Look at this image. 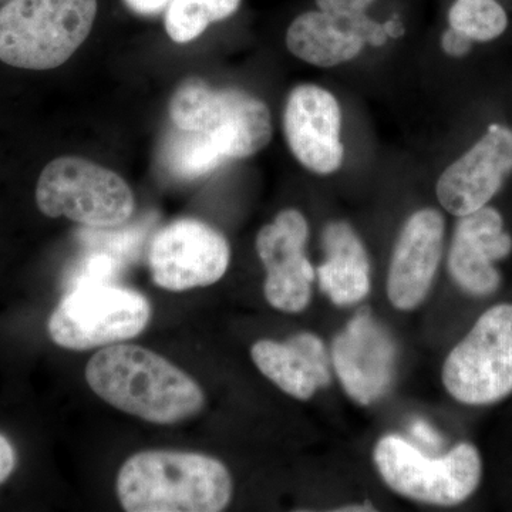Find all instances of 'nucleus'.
<instances>
[{"label": "nucleus", "instance_id": "1", "mask_svg": "<svg viewBox=\"0 0 512 512\" xmlns=\"http://www.w3.org/2000/svg\"><path fill=\"white\" fill-rule=\"evenodd\" d=\"M94 393L121 412L170 426L197 416L205 407L200 384L153 350L110 345L86 366Z\"/></svg>", "mask_w": 512, "mask_h": 512}, {"label": "nucleus", "instance_id": "2", "mask_svg": "<svg viewBox=\"0 0 512 512\" xmlns=\"http://www.w3.org/2000/svg\"><path fill=\"white\" fill-rule=\"evenodd\" d=\"M128 512H218L231 501L232 477L217 458L185 451H140L117 476Z\"/></svg>", "mask_w": 512, "mask_h": 512}, {"label": "nucleus", "instance_id": "3", "mask_svg": "<svg viewBox=\"0 0 512 512\" xmlns=\"http://www.w3.org/2000/svg\"><path fill=\"white\" fill-rule=\"evenodd\" d=\"M96 15L97 0H12L0 9V60L56 69L83 45Z\"/></svg>", "mask_w": 512, "mask_h": 512}, {"label": "nucleus", "instance_id": "4", "mask_svg": "<svg viewBox=\"0 0 512 512\" xmlns=\"http://www.w3.org/2000/svg\"><path fill=\"white\" fill-rule=\"evenodd\" d=\"M168 111L173 127L207 137L227 160L254 156L271 141L268 106L241 89H212L191 77L177 87Z\"/></svg>", "mask_w": 512, "mask_h": 512}, {"label": "nucleus", "instance_id": "5", "mask_svg": "<svg viewBox=\"0 0 512 512\" xmlns=\"http://www.w3.org/2000/svg\"><path fill=\"white\" fill-rule=\"evenodd\" d=\"M39 210L90 228H113L133 217L136 200L114 171L80 157H60L46 165L36 187Z\"/></svg>", "mask_w": 512, "mask_h": 512}, {"label": "nucleus", "instance_id": "6", "mask_svg": "<svg viewBox=\"0 0 512 512\" xmlns=\"http://www.w3.org/2000/svg\"><path fill=\"white\" fill-rule=\"evenodd\" d=\"M150 318L143 293L111 284L86 285L66 293L47 329L60 348L89 350L136 338Z\"/></svg>", "mask_w": 512, "mask_h": 512}, {"label": "nucleus", "instance_id": "7", "mask_svg": "<svg viewBox=\"0 0 512 512\" xmlns=\"http://www.w3.org/2000/svg\"><path fill=\"white\" fill-rule=\"evenodd\" d=\"M380 476L392 490L434 505H457L477 490L481 457L473 444L461 443L441 457H429L403 437H383L375 448Z\"/></svg>", "mask_w": 512, "mask_h": 512}, {"label": "nucleus", "instance_id": "8", "mask_svg": "<svg viewBox=\"0 0 512 512\" xmlns=\"http://www.w3.org/2000/svg\"><path fill=\"white\" fill-rule=\"evenodd\" d=\"M448 393L464 404L500 402L512 393V305H497L477 320L443 366Z\"/></svg>", "mask_w": 512, "mask_h": 512}, {"label": "nucleus", "instance_id": "9", "mask_svg": "<svg viewBox=\"0 0 512 512\" xmlns=\"http://www.w3.org/2000/svg\"><path fill=\"white\" fill-rule=\"evenodd\" d=\"M229 259L231 249L224 235L192 218L160 229L148 251L154 284L173 292L215 284L227 272Z\"/></svg>", "mask_w": 512, "mask_h": 512}, {"label": "nucleus", "instance_id": "10", "mask_svg": "<svg viewBox=\"0 0 512 512\" xmlns=\"http://www.w3.org/2000/svg\"><path fill=\"white\" fill-rule=\"evenodd\" d=\"M308 238V221L296 210L279 212L256 237L266 269L265 298L278 311L299 313L311 302L316 269L305 254Z\"/></svg>", "mask_w": 512, "mask_h": 512}, {"label": "nucleus", "instance_id": "11", "mask_svg": "<svg viewBox=\"0 0 512 512\" xmlns=\"http://www.w3.org/2000/svg\"><path fill=\"white\" fill-rule=\"evenodd\" d=\"M332 360L346 393L367 406L384 396L393 382L396 345L369 309L362 308L333 340Z\"/></svg>", "mask_w": 512, "mask_h": 512}, {"label": "nucleus", "instance_id": "12", "mask_svg": "<svg viewBox=\"0 0 512 512\" xmlns=\"http://www.w3.org/2000/svg\"><path fill=\"white\" fill-rule=\"evenodd\" d=\"M342 113L332 93L315 84L295 87L286 100L284 133L293 156L312 173L339 170L345 157Z\"/></svg>", "mask_w": 512, "mask_h": 512}, {"label": "nucleus", "instance_id": "13", "mask_svg": "<svg viewBox=\"0 0 512 512\" xmlns=\"http://www.w3.org/2000/svg\"><path fill=\"white\" fill-rule=\"evenodd\" d=\"M512 171V131L493 124L456 163L441 174L437 198L450 214L464 217L485 207Z\"/></svg>", "mask_w": 512, "mask_h": 512}, {"label": "nucleus", "instance_id": "14", "mask_svg": "<svg viewBox=\"0 0 512 512\" xmlns=\"http://www.w3.org/2000/svg\"><path fill=\"white\" fill-rule=\"evenodd\" d=\"M444 220L439 211L420 210L407 220L394 247L387 295L402 311L426 299L443 254Z\"/></svg>", "mask_w": 512, "mask_h": 512}, {"label": "nucleus", "instance_id": "15", "mask_svg": "<svg viewBox=\"0 0 512 512\" xmlns=\"http://www.w3.org/2000/svg\"><path fill=\"white\" fill-rule=\"evenodd\" d=\"M460 218L451 242L448 269L464 291L490 295L501 282L494 262L510 255L512 239L505 234L503 217L494 208L483 207Z\"/></svg>", "mask_w": 512, "mask_h": 512}, {"label": "nucleus", "instance_id": "16", "mask_svg": "<svg viewBox=\"0 0 512 512\" xmlns=\"http://www.w3.org/2000/svg\"><path fill=\"white\" fill-rule=\"evenodd\" d=\"M384 32L382 26L365 15L357 19H340L318 10L302 13L293 20L286 32V46L303 62L335 67L355 59L366 40L372 45H382Z\"/></svg>", "mask_w": 512, "mask_h": 512}, {"label": "nucleus", "instance_id": "17", "mask_svg": "<svg viewBox=\"0 0 512 512\" xmlns=\"http://www.w3.org/2000/svg\"><path fill=\"white\" fill-rule=\"evenodd\" d=\"M251 356L261 373L295 399L309 400L330 383L328 353L312 333H299L284 343L259 340Z\"/></svg>", "mask_w": 512, "mask_h": 512}, {"label": "nucleus", "instance_id": "18", "mask_svg": "<svg viewBox=\"0 0 512 512\" xmlns=\"http://www.w3.org/2000/svg\"><path fill=\"white\" fill-rule=\"evenodd\" d=\"M326 261L316 268L320 288L338 306L365 299L370 291V264L366 249L346 222L326 225L322 235Z\"/></svg>", "mask_w": 512, "mask_h": 512}, {"label": "nucleus", "instance_id": "19", "mask_svg": "<svg viewBox=\"0 0 512 512\" xmlns=\"http://www.w3.org/2000/svg\"><path fill=\"white\" fill-rule=\"evenodd\" d=\"M227 158L220 150L195 131L173 127L164 141L163 163L178 180H195L217 170Z\"/></svg>", "mask_w": 512, "mask_h": 512}, {"label": "nucleus", "instance_id": "20", "mask_svg": "<svg viewBox=\"0 0 512 512\" xmlns=\"http://www.w3.org/2000/svg\"><path fill=\"white\" fill-rule=\"evenodd\" d=\"M241 0H171L165 12V30L177 43L197 39L214 22L237 12Z\"/></svg>", "mask_w": 512, "mask_h": 512}, {"label": "nucleus", "instance_id": "21", "mask_svg": "<svg viewBox=\"0 0 512 512\" xmlns=\"http://www.w3.org/2000/svg\"><path fill=\"white\" fill-rule=\"evenodd\" d=\"M450 28L473 42H490L505 32L507 13L497 0H456L448 12Z\"/></svg>", "mask_w": 512, "mask_h": 512}, {"label": "nucleus", "instance_id": "22", "mask_svg": "<svg viewBox=\"0 0 512 512\" xmlns=\"http://www.w3.org/2000/svg\"><path fill=\"white\" fill-rule=\"evenodd\" d=\"M116 269L117 264L113 256L92 254L74 266L67 285L70 289H74L79 286L109 284V279L114 275Z\"/></svg>", "mask_w": 512, "mask_h": 512}, {"label": "nucleus", "instance_id": "23", "mask_svg": "<svg viewBox=\"0 0 512 512\" xmlns=\"http://www.w3.org/2000/svg\"><path fill=\"white\" fill-rule=\"evenodd\" d=\"M376 0H316L319 10L340 19H357Z\"/></svg>", "mask_w": 512, "mask_h": 512}, {"label": "nucleus", "instance_id": "24", "mask_svg": "<svg viewBox=\"0 0 512 512\" xmlns=\"http://www.w3.org/2000/svg\"><path fill=\"white\" fill-rule=\"evenodd\" d=\"M471 43L473 40L468 39L463 33L457 32L456 29L450 28L444 32L441 45H443L444 52L451 57H463L470 52Z\"/></svg>", "mask_w": 512, "mask_h": 512}, {"label": "nucleus", "instance_id": "25", "mask_svg": "<svg viewBox=\"0 0 512 512\" xmlns=\"http://www.w3.org/2000/svg\"><path fill=\"white\" fill-rule=\"evenodd\" d=\"M16 467V453L12 443L0 434V484L5 483Z\"/></svg>", "mask_w": 512, "mask_h": 512}, {"label": "nucleus", "instance_id": "26", "mask_svg": "<svg viewBox=\"0 0 512 512\" xmlns=\"http://www.w3.org/2000/svg\"><path fill=\"white\" fill-rule=\"evenodd\" d=\"M124 3L138 15L151 16L167 9L171 0H124Z\"/></svg>", "mask_w": 512, "mask_h": 512}, {"label": "nucleus", "instance_id": "27", "mask_svg": "<svg viewBox=\"0 0 512 512\" xmlns=\"http://www.w3.org/2000/svg\"><path fill=\"white\" fill-rule=\"evenodd\" d=\"M412 433L417 439H420L423 443L429 444V446L439 447L441 444L439 434L431 429L429 424L424 423L423 420L414 421L412 424Z\"/></svg>", "mask_w": 512, "mask_h": 512}, {"label": "nucleus", "instance_id": "28", "mask_svg": "<svg viewBox=\"0 0 512 512\" xmlns=\"http://www.w3.org/2000/svg\"><path fill=\"white\" fill-rule=\"evenodd\" d=\"M340 512H357V511H362V512H366V511H375V508L373 507H370V505H355V507H350V508H340V510H338Z\"/></svg>", "mask_w": 512, "mask_h": 512}]
</instances>
